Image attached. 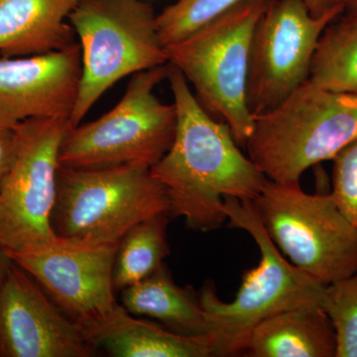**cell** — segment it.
I'll return each mask as SVG.
<instances>
[{
	"mask_svg": "<svg viewBox=\"0 0 357 357\" xmlns=\"http://www.w3.org/2000/svg\"><path fill=\"white\" fill-rule=\"evenodd\" d=\"M307 10L314 17H321L326 14L344 13L349 0H302Z\"/></svg>",
	"mask_w": 357,
	"mask_h": 357,
	"instance_id": "24",
	"label": "cell"
},
{
	"mask_svg": "<svg viewBox=\"0 0 357 357\" xmlns=\"http://www.w3.org/2000/svg\"><path fill=\"white\" fill-rule=\"evenodd\" d=\"M82 75L79 43L64 50L0 58V126L32 119H68Z\"/></svg>",
	"mask_w": 357,
	"mask_h": 357,
	"instance_id": "13",
	"label": "cell"
},
{
	"mask_svg": "<svg viewBox=\"0 0 357 357\" xmlns=\"http://www.w3.org/2000/svg\"><path fill=\"white\" fill-rule=\"evenodd\" d=\"M82 52L70 128L123 77L168 64L153 7L142 0H77L69 15Z\"/></svg>",
	"mask_w": 357,
	"mask_h": 357,
	"instance_id": "4",
	"label": "cell"
},
{
	"mask_svg": "<svg viewBox=\"0 0 357 357\" xmlns=\"http://www.w3.org/2000/svg\"><path fill=\"white\" fill-rule=\"evenodd\" d=\"M121 292L122 306L131 314L153 318L169 330L188 337L211 335V321L199 294L191 287L178 286L165 263Z\"/></svg>",
	"mask_w": 357,
	"mask_h": 357,
	"instance_id": "17",
	"label": "cell"
},
{
	"mask_svg": "<svg viewBox=\"0 0 357 357\" xmlns=\"http://www.w3.org/2000/svg\"><path fill=\"white\" fill-rule=\"evenodd\" d=\"M88 331L13 263L0 287V357H89Z\"/></svg>",
	"mask_w": 357,
	"mask_h": 357,
	"instance_id": "12",
	"label": "cell"
},
{
	"mask_svg": "<svg viewBox=\"0 0 357 357\" xmlns=\"http://www.w3.org/2000/svg\"><path fill=\"white\" fill-rule=\"evenodd\" d=\"M17 148L15 128L0 126V190L13 166Z\"/></svg>",
	"mask_w": 357,
	"mask_h": 357,
	"instance_id": "23",
	"label": "cell"
},
{
	"mask_svg": "<svg viewBox=\"0 0 357 357\" xmlns=\"http://www.w3.org/2000/svg\"><path fill=\"white\" fill-rule=\"evenodd\" d=\"M345 10H357V0H349V3H347Z\"/></svg>",
	"mask_w": 357,
	"mask_h": 357,
	"instance_id": "26",
	"label": "cell"
},
{
	"mask_svg": "<svg viewBox=\"0 0 357 357\" xmlns=\"http://www.w3.org/2000/svg\"><path fill=\"white\" fill-rule=\"evenodd\" d=\"M248 0H178L157 15V29L164 47L177 43L204 25Z\"/></svg>",
	"mask_w": 357,
	"mask_h": 357,
	"instance_id": "20",
	"label": "cell"
},
{
	"mask_svg": "<svg viewBox=\"0 0 357 357\" xmlns=\"http://www.w3.org/2000/svg\"><path fill=\"white\" fill-rule=\"evenodd\" d=\"M177 112L172 145L150 172L168 194L169 215L206 232L227 222L225 197L253 202L268 178L239 149L227 123L218 122L192 93L184 75L169 64Z\"/></svg>",
	"mask_w": 357,
	"mask_h": 357,
	"instance_id": "1",
	"label": "cell"
},
{
	"mask_svg": "<svg viewBox=\"0 0 357 357\" xmlns=\"http://www.w3.org/2000/svg\"><path fill=\"white\" fill-rule=\"evenodd\" d=\"M269 1H244L165 47L169 64L192 84L204 109L227 124L239 146H245L255 124L246 103L251 37Z\"/></svg>",
	"mask_w": 357,
	"mask_h": 357,
	"instance_id": "6",
	"label": "cell"
},
{
	"mask_svg": "<svg viewBox=\"0 0 357 357\" xmlns=\"http://www.w3.org/2000/svg\"><path fill=\"white\" fill-rule=\"evenodd\" d=\"M244 354L250 357H335L337 335L323 307H297L258 324Z\"/></svg>",
	"mask_w": 357,
	"mask_h": 357,
	"instance_id": "16",
	"label": "cell"
},
{
	"mask_svg": "<svg viewBox=\"0 0 357 357\" xmlns=\"http://www.w3.org/2000/svg\"><path fill=\"white\" fill-rule=\"evenodd\" d=\"M342 13L317 18L302 0L268 2L249 50L246 103L253 119L273 109L309 79L321 33Z\"/></svg>",
	"mask_w": 357,
	"mask_h": 357,
	"instance_id": "10",
	"label": "cell"
},
{
	"mask_svg": "<svg viewBox=\"0 0 357 357\" xmlns=\"http://www.w3.org/2000/svg\"><path fill=\"white\" fill-rule=\"evenodd\" d=\"M323 310L337 335L335 357H357V271L326 285Z\"/></svg>",
	"mask_w": 357,
	"mask_h": 357,
	"instance_id": "21",
	"label": "cell"
},
{
	"mask_svg": "<svg viewBox=\"0 0 357 357\" xmlns=\"http://www.w3.org/2000/svg\"><path fill=\"white\" fill-rule=\"evenodd\" d=\"M68 119H32L15 126L17 148L0 190V248L17 252L58 238L52 218L57 199L59 155Z\"/></svg>",
	"mask_w": 357,
	"mask_h": 357,
	"instance_id": "9",
	"label": "cell"
},
{
	"mask_svg": "<svg viewBox=\"0 0 357 357\" xmlns=\"http://www.w3.org/2000/svg\"><path fill=\"white\" fill-rule=\"evenodd\" d=\"M225 211L231 227L245 230L260 251L257 266L244 272L231 302L218 297L206 283L199 299L211 321L215 356L244 354L249 335L265 319L303 307H323L326 285L293 265L275 245L251 201L225 197Z\"/></svg>",
	"mask_w": 357,
	"mask_h": 357,
	"instance_id": "2",
	"label": "cell"
},
{
	"mask_svg": "<svg viewBox=\"0 0 357 357\" xmlns=\"http://www.w3.org/2000/svg\"><path fill=\"white\" fill-rule=\"evenodd\" d=\"M169 211L166 189L148 167H59L52 218L58 236L119 243L134 225Z\"/></svg>",
	"mask_w": 357,
	"mask_h": 357,
	"instance_id": "5",
	"label": "cell"
},
{
	"mask_svg": "<svg viewBox=\"0 0 357 357\" xmlns=\"http://www.w3.org/2000/svg\"><path fill=\"white\" fill-rule=\"evenodd\" d=\"M89 338L96 349L114 357L215 356L211 335H180L161 324L133 318L122 305L89 333Z\"/></svg>",
	"mask_w": 357,
	"mask_h": 357,
	"instance_id": "15",
	"label": "cell"
},
{
	"mask_svg": "<svg viewBox=\"0 0 357 357\" xmlns=\"http://www.w3.org/2000/svg\"><path fill=\"white\" fill-rule=\"evenodd\" d=\"M333 201L357 230V140L333 159Z\"/></svg>",
	"mask_w": 357,
	"mask_h": 357,
	"instance_id": "22",
	"label": "cell"
},
{
	"mask_svg": "<svg viewBox=\"0 0 357 357\" xmlns=\"http://www.w3.org/2000/svg\"><path fill=\"white\" fill-rule=\"evenodd\" d=\"M13 263L14 261L8 255V253L3 248H0V287H1L3 281L6 280L7 274H8L10 268L13 267Z\"/></svg>",
	"mask_w": 357,
	"mask_h": 357,
	"instance_id": "25",
	"label": "cell"
},
{
	"mask_svg": "<svg viewBox=\"0 0 357 357\" xmlns=\"http://www.w3.org/2000/svg\"><path fill=\"white\" fill-rule=\"evenodd\" d=\"M357 140V93L321 88L307 79L283 102L255 117L245 147L268 180L299 184L311 167Z\"/></svg>",
	"mask_w": 357,
	"mask_h": 357,
	"instance_id": "3",
	"label": "cell"
},
{
	"mask_svg": "<svg viewBox=\"0 0 357 357\" xmlns=\"http://www.w3.org/2000/svg\"><path fill=\"white\" fill-rule=\"evenodd\" d=\"M168 72L169 63L136 73L114 109L70 128L61 146L60 166L138 164L151 169L172 145L177 128L175 105L162 102L154 93Z\"/></svg>",
	"mask_w": 357,
	"mask_h": 357,
	"instance_id": "7",
	"label": "cell"
},
{
	"mask_svg": "<svg viewBox=\"0 0 357 357\" xmlns=\"http://www.w3.org/2000/svg\"><path fill=\"white\" fill-rule=\"evenodd\" d=\"M309 79L321 88L357 93V10H345L319 37Z\"/></svg>",
	"mask_w": 357,
	"mask_h": 357,
	"instance_id": "18",
	"label": "cell"
},
{
	"mask_svg": "<svg viewBox=\"0 0 357 357\" xmlns=\"http://www.w3.org/2000/svg\"><path fill=\"white\" fill-rule=\"evenodd\" d=\"M169 213H161L134 225L119 241L115 258V291L135 285L156 272L170 252L167 241Z\"/></svg>",
	"mask_w": 357,
	"mask_h": 357,
	"instance_id": "19",
	"label": "cell"
},
{
	"mask_svg": "<svg viewBox=\"0 0 357 357\" xmlns=\"http://www.w3.org/2000/svg\"><path fill=\"white\" fill-rule=\"evenodd\" d=\"M77 0H0V56L25 57L77 43L68 22Z\"/></svg>",
	"mask_w": 357,
	"mask_h": 357,
	"instance_id": "14",
	"label": "cell"
},
{
	"mask_svg": "<svg viewBox=\"0 0 357 357\" xmlns=\"http://www.w3.org/2000/svg\"><path fill=\"white\" fill-rule=\"evenodd\" d=\"M252 204L275 245L305 273L330 285L357 271V230L331 194L267 180Z\"/></svg>",
	"mask_w": 357,
	"mask_h": 357,
	"instance_id": "8",
	"label": "cell"
},
{
	"mask_svg": "<svg viewBox=\"0 0 357 357\" xmlns=\"http://www.w3.org/2000/svg\"><path fill=\"white\" fill-rule=\"evenodd\" d=\"M119 245V241L95 243L58 236L39 248L7 253L69 318L86 328L89 337L119 305L114 286Z\"/></svg>",
	"mask_w": 357,
	"mask_h": 357,
	"instance_id": "11",
	"label": "cell"
}]
</instances>
